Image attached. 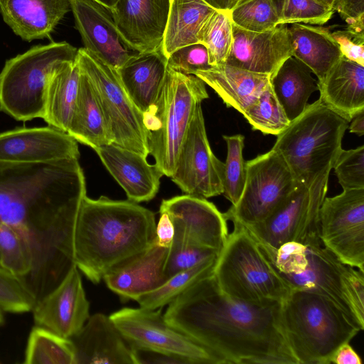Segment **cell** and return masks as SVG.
I'll return each mask as SVG.
<instances>
[{
    "label": "cell",
    "mask_w": 364,
    "mask_h": 364,
    "mask_svg": "<svg viewBox=\"0 0 364 364\" xmlns=\"http://www.w3.org/2000/svg\"><path fill=\"white\" fill-rule=\"evenodd\" d=\"M85 196L77 159L44 164L0 161V226L16 232L30 251L29 291L36 302L76 266L75 229Z\"/></svg>",
    "instance_id": "1"
},
{
    "label": "cell",
    "mask_w": 364,
    "mask_h": 364,
    "mask_svg": "<svg viewBox=\"0 0 364 364\" xmlns=\"http://www.w3.org/2000/svg\"><path fill=\"white\" fill-rule=\"evenodd\" d=\"M280 304L258 305L232 298L213 274L173 300L164 316L219 364H298L282 332Z\"/></svg>",
    "instance_id": "2"
},
{
    "label": "cell",
    "mask_w": 364,
    "mask_h": 364,
    "mask_svg": "<svg viewBox=\"0 0 364 364\" xmlns=\"http://www.w3.org/2000/svg\"><path fill=\"white\" fill-rule=\"evenodd\" d=\"M154 213L127 200L84 198L76 221V267L97 284L111 269L156 242Z\"/></svg>",
    "instance_id": "3"
},
{
    "label": "cell",
    "mask_w": 364,
    "mask_h": 364,
    "mask_svg": "<svg viewBox=\"0 0 364 364\" xmlns=\"http://www.w3.org/2000/svg\"><path fill=\"white\" fill-rule=\"evenodd\" d=\"M274 264L291 289L328 299L364 329V272L343 263L322 244L287 242L277 250Z\"/></svg>",
    "instance_id": "4"
},
{
    "label": "cell",
    "mask_w": 364,
    "mask_h": 364,
    "mask_svg": "<svg viewBox=\"0 0 364 364\" xmlns=\"http://www.w3.org/2000/svg\"><path fill=\"white\" fill-rule=\"evenodd\" d=\"M280 323L298 364H330L336 351L362 331L328 299L298 289L281 302Z\"/></svg>",
    "instance_id": "5"
},
{
    "label": "cell",
    "mask_w": 364,
    "mask_h": 364,
    "mask_svg": "<svg viewBox=\"0 0 364 364\" xmlns=\"http://www.w3.org/2000/svg\"><path fill=\"white\" fill-rule=\"evenodd\" d=\"M232 222L234 230L214 269L218 287L229 296L249 304L281 303L292 289L247 229Z\"/></svg>",
    "instance_id": "6"
},
{
    "label": "cell",
    "mask_w": 364,
    "mask_h": 364,
    "mask_svg": "<svg viewBox=\"0 0 364 364\" xmlns=\"http://www.w3.org/2000/svg\"><path fill=\"white\" fill-rule=\"evenodd\" d=\"M348 124L318 99L277 136L272 149L284 160L296 182L309 187L327 167L333 166Z\"/></svg>",
    "instance_id": "7"
},
{
    "label": "cell",
    "mask_w": 364,
    "mask_h": 364,
    "mask_svg": "<svg viewBox=\"0 0 364 364\" xmlns=\"http://www.w3.org/2000/svg\"><path fill=\"white\" fill-rule=\"evenodd\" d=\"M205 82L168 68L153 104L144 112L149 154L162 173L171 177L197 106L208 98Z\"/></svg>",
    "instance_id": "8"
},
{
    "label": "cell",
    "mask_w": 364,
    "mask_h": 364,
    "mask_svg": "<svg viewBox=\"0 0 364 364\" xmlns=\"http://www.w3.org/2000/svg\"><path fill=\"white\" fill-rule=\"evenodd\" d=\"M77 52L67 42L50 43L6 60L0 72V111L18 121L43 119L50 76L63 63L75 60Z\"/></svg>",
    "instance_id": "9"
},
{
    "label": "cell",
    "mask_w": 364,
    "mask_h": 364,
    "mask_svg": "<svg viewBox=\"0 0 364 364\" xmlns=\"http://www.w3.org/2000/svg\"><path fill=\"white\" fill-rule=\"evenodd\" d=\"M332 168H326L309 187L299 183L289 197L262 222L244 225L266 253L289 242L304 246L322 244L319 213Z\"/></svg>",
    "instance_id": "10"
},
{
    "label": "cell",
    "mask_w": 364,
    "mask_h": 364,
    "mask_svg": "<svg viewBox=\"0 0 364 364\" xmlns=\"http://www.w3.org/2000/svg\"><path fill=\"white\" fill-rule=\"evenodd\" d=\"M77 61L97 95L113 143L147 157L143 114L124 90L117 70L85 48L78 49Z\"/></svg>",
    "instance_id": "11"
},
{
    "label": "cell",
    "mask_w": 364,
    "mask_h": 364,
    "mask_svg": "<svg viewBox=\"0 0 364 364\" xmlns=\"http://www.w3.org/2000/svg\"><path fill=\"white\" fill-rule=\"evenodd\" d=\"M245 167L246 180L242 195L223 215L227 220L248 226L269 216L299 183L284 160L273 149L246 161Z\"/></svg>",
    "instance_id": "12"
},
{
    "label": "cell",
    "mask_w": 364,
    "mask_h": 364,
    "mask_svg": "<svg viewBox=\"0 0 364 364\" xmlns=\"http://www.w3.org/2000/svg\"><path fill=\"white\" fill-rule=\"evenodd\" d=\"M322 245L343 263L364 272V189L325 197L319 213Z\"/></svg>",
    "instance_id": "13"
},
{
    "label": "cell",
    "mask_w": 364,
    "mask_h": 364,
    "mask_svg": "<svg viewBox=\"0 0 364 364\" xmlns=\"http://www.w3.org/2000/svg\"><path fill=\"white\" fill-rule=\"evenodd\" d=\"M156 310L124 308L109 317L129 346L182 355L196 364H219L208 350L172 327Z\"/></svg>",
    "instance_id": "14"
},
{
    "label": "cell",
    "mask_w": 364,
    "mask_h": 364,
    "mask_svg": "<svg viewBox=\"0 0 364 364\" xmlns=\"http://www.w3.org/2000/svg\"><path fill=\"white\" fill-rule=\"evenodd\" d=\"M224 163L213 153L201 104L195 110L171 176L186 194L208 198L223 193Z\"/></svg>",
    "instance_id": "15"
},
{
    "label": "cell",
    "mask_w": 364,
    "mask_h": 364,
    "mask_svg": "<svg viewBox=\"0 0 364 364\" xmlns=\"http://www.w3.org/2000/svg\"><path fill=\"white\" fill-rule=\"evenodd\" d=\"M159 212L167 213L173 224V241L220 252L228 235L227 220L206 198L185 194L164 199Z\"/></svg>",
    "instance_id": "16"
},
{
    "label": "cell",
    "mask_w": 364,
    "mask_h": 364,
    "mask_svg": "<svg viewBox=\"0 0 364 364\" xmlns=\"http://www.w3.org/2000/svg\"><path fill=\"white\" fill-rule=\"evenodd\" d=\"M35 326L65 338L80 331L90 317V304L75 266L53 291L32 309Z\"/></svg>",
    "instance_id": "17"
},
{
    "label": "cell",
    "mask_w": 364,
    "mask_h": 364,
    "mask_svg": "<svg viewBox=\"0 0 364 364\" xmlns=\"http://www.w3.org/2000/svg\"><path fill=\"white\" fill-rule=\"evenodd\" d=\"M77 141L52 127L16 128L0 133V161L44 164L79 159Z\"/></svg>",
    "instance_id": "18"
},
{
    "label": "cell",
    "mask_w": 364,
    "mask_h": 364,
    "mask_svg": "<svg viewBox=\"0 0 364 364\" xmlns=\"http://www.w3.org/2000/svg\"><path fill=\"white\" fill-rule=\"evenodd\" d=\"M171 0H117L111 9L123 43L135 53L161 48Z\"/></svg>",
    "instance_id": "19"
},
{
    "label": "cell",
    "mask_w": 364,
    "mask_h": 364,
    "mask_svg": "<svg viewBox=\"0 0 364 364\" xmlns=\"http://www.w3.org/2000/svg\"><path fill=\"white\" fill-rule=\"evenodd\" d=\"M287 24L264 32L242 29L232 23V41L226 64L272 76L292 56Z\"/></svg>",
    "instance_id": "20"
},
{
    "label": "cell",
    "mask_w": 364,
    "mask_h": 364,
    "mask_svg": "<svg viewBox=\"0 0 364 364\" xmlns=\"http://www.w3.org/2000/svg\"><path fill=\"white\" fill-rule=\"evenodd\" d=\"M84 48L116 70L133 54L121 41L111 10L97 0H69Z\"/></svg>",
    "instance_id": "21"
},
{
    "label": "cell",
    "mask_w": 364,
    "mask_h": 364,
    "mask_svg": "<svg viewBox=\"0 0 364 364\" xmlns=\"http://www.w3.org/2000/svg\"><path fill=\"white\" fill-rule=\"evenodd\" d=\"M168 252V247L159 245L156 240L144 250L111 269L102 279L122 301H136L167 280L164 267Z\"/></svg>",
    "instance_id": "22"
},
{
    "label": "cell",
    "mask_w": 364,
    "mask_h": 364,
    "mask_svg": "<svg viewBox=\"0 0 364 364\" xmlns=\"http://www.w3.org/2000/svg\"><path fill=\"white\" fill-rule=\"evenodd\" d=\"M74 364H134L131 348L109 316L97 313L69 338Z\"/></svg>",
    "instance_id": "23"
},
{
    "label": "cell",
    "mask_w": 364,
    "mask_h": 364,
    "mask_svg": "<svg viewBox=\"0 0 364 364\" xmlns=\"http://www.w3.org/2000/svg\"><path fill=\"white\" fill-rule=\"evenodd\" d=\"M102 162L124 190L129 200H151L157 193L164 174L146 157L114 143L95 149Z\"/></svg>",
    "instance_id": "24"
},
{
    "label": "cell",
    "mask_w": 364,
    "mask_h": 364,
    "mask_svg": "<svg viewBox=\"0 0 364 364\" xmlns=\"http://www.w3.org/2000/svg\"><path fill=\"white\" fill-rule=\"evenodd\" d=\"M70 10L69 0H0L5 23L28 42L50 37Z\"/></svg>",
    "instance_id": "25"
},
{
    "label": "cell",
    "mask_w": 364,
    "mask_h": 364,
    "mask_svg": "<svg viewBox=\"0 0 364 364\" xmlns=\"http://www.w3.org/2000/svg\"><path fill=\"white\" fill-rule=\"evenodd\" d=\"M320 101L348 122L364 109V66L342 56L318 81Z\"/></svg>",
    "instance_id": "26"
},
{
    "label": "cell",
    "mask_w": 364,
    "mask_h": 364,
    "mask_svg": "<svg viewBox=\"0 0 364 364\" xmlns=\"http://www.w3.org/2000/svg\"><path fill=\"white\" fill-rule=\"evenodd\" d=\"M167 69V58L160 48L153 51L134 53L117 70L124 90L141 113L155 101Z\"/></svg>",
    "instance_id": "27"
},
{
    "label": "cell",
    "mask_w": 364,
    "mask_h": 364,
    "mask_svg": "<svg viewBox=\"0 0 364 364\" xmlns=\"http://www.w3.org/2000/svg\"><path fill=\"white\" fill-rule=\"evenodd\" d=\"M194 75L213 89L227 107L242 114L257 100L271 77L226 63L212 66Z\"/></svg>",
    "instance_id": "28"
},
{
    "label": "cell",
    "mask_w": 364,
    "mask_h": 364,
    "mask_svg": "<svg viewBox=\"0 0 364 364\" xmlns=\"http://www.w3.org/2000/svg\"><path fill=\"white\" fill-rule=\"evenodd\" d=\"M289 28L292 56L306 65L322 80L342 57L328 28L292 23Z\"/></svg>",
    "instance_id": "29"
},
{
    "label": "cell",
    "mask_w": 364,
    "mask_h": 364,
    "mask_svg": "<svg viewBox=\"0 0 364 364\" xmlns=\"http://www.w3.org/2000/svg\"><path fill=\"white\" fill-rule=\"evenodd\" d=\"M67 133L94 149L114 141L97 95L82 70L77 101Z\"/></svg>",
    "instance_id": "30"
},
{
    "label": "cell",
    "mask_w": 364,
    "mask_h": 364,
    "mask_svg": "<svg viewBox=\"0 0 364 364\" xmlns=\"http://www.w3.org/2000/svg\"><path fill=\"white\" fill-rule=\"evenodd\" d=\"M81 70L77 61L66 62L50 76L46 89L43 120L67 132L78 95Z\"/></svg>",
    "instance_id": "31"
},
{
    "label": "cell",
    "mask_w": 364,
    "mask_h": 364,
    "mask_svg": "<svg viewBox=\"0 0 364 364\" xmlns=\"http://www.w3.org/2000/svg\"><path fill=\"white\" fill-rule=\"evenodd\" d=\"M270 85L290 122L304 112L311 95L318 90L310 69L293 56L271 76Z\"/></svg>",
    "instance_id": "32"
},
{
    "label": "cell",
    "mask_w": 364,
    "mask_h": 364,
    "mask_svg": "<svg viewBox=\"0 0 364 364\" xmlns=\"http://www.w3.org/2000/svg\"><path fill=\"white\" fill-rule=\"evenodd\" d=\"M215 10L203 0H171L161 50L167 57L175 50L199 43L200 30Z\"/></svg>",
    "instance_id": "33"
},
{
    "label": "cell",
    "mask_w": 364,
    "mask_h": 364,
    "mask_svg": "<svg viewBox=\"0 0 364 364\" xmlns=\"http://www.w3.org/2000/svg\"><path fill=\"white\" fill-rule=\"evenodd\" d=\"M26 364H74V352L68 338L35 326L25 350Z\"/></svg>",
    "instance_id": "34"
},
{
    "label": "cell",
    "mask_w": 364,
    "mask_h": 364,
    "mask_svg": "<svg viewBox=\"0 0 364 364\" xmlns=\"http://www.w3.org/2000/svg\"><path fill=\"white\" fill-rule=\"evenodd\" d=\"M218 257L179 272L169 277L161 286L140 296L136 301L141 308L154 310L168 305L177 296L200 279L214 272Z\"/></svg>",
    "instance_id": "35"
},
{
    "label": "cell",
    "mask_w": 364,
    "mask_h": 364,
    "mask_svg": "<svg viewBox=\"0 0 364 364\" xmlns=\"http://www.w3.org/2000/svg\"><path fill=\"white\" fill-rule=\"evenodd\" d=\"M198 41L206 47L212 66L225 63L232 41L229 11L215 9L203 24Z\"/></svg>",
    "instance_id": "36"
},
{
    "label": "cell",
    "mask_w": 364,
    "mask_h": 364,
    "mask_svg": "<svg viewBox=\"0 0 364 364\" xmlns=\"http://www.w3.org/2000/svg\"><path fill=\"white\" fill-rule=\"evenodd\" d=\"M242 114L253 130L260 131L264 134L278 136L290 123L270 82Z\"/></svg>",
    "instance_id": "37"
},
{
    "label": "cell",
    "mask_w": 364,
    "mask_h": 364,
    "mask_svg": "<svg viewBox=\"0 0 364 364\" xmlns=\"http://www.w3.org/2000/svg\"><path fill=\"white\" fill-rule=\"evenodd\" d=\"M223 137L228 151L223 166L222 194L235 205L242 195L246 180L245 162L242 156L245 136L237 134Z\"/></svg>",
    "instance_id": "38"
},
{
    "label": "cell",
    "mask_w": 364,
    "mask_h": 364,
    "mask_svg": "<svg viewBox=\"0 0 364 364\" xmlns=\"http://www.w3.org/2000/svg\"><path fill=\"white\" fill-rule=\"evenodd\" d=\"M228 11L232 23L246 31L264 32L279 24L271 0H240Z\"/></svg>",
    "instance_id": "39"
},
{
    "label": "cell",
    "mask_w": 364,
    "mask_h": 364,
    "mask_svg": "<svg viewBox=\"0 0 364 364\" xmlns=\"http://www.w3.org/2000/svg\"><path fill=\"white\" fill-rule=\"evenodd\" d=\"M279 24L296 23L321 26L329 21L334 10L316 0H271Z\"/></svg>",
    "instance_id": "40"
},
{
    "label": "cell",
    "mask_w": 364,
    "mask_h": 364,
    "mask_svg": "<svg viewBox=\"0 0 364 364\" xmlns=\"http://www.w3.org/2000/svg\"><path fill=\"white\" fill-rule=\"evenodd\" d=\"M35 304L24 282L0 266V308L4 312L21 314L32 311Z\"/></svg>",
    "instance_id": "41"
},
{
    "label": "cell",
    "mask_w": 364,
    "mask_h": 364,
    "mask_svg": "<svg viewBox=\"0 0 364 364\" xmlns=\"http://www.w3.org/2000/svg\"><path fill=\"white\" fill-rule=\"evenodd\" d=\"M220 252L183 242L173 241L164 267L167 279L173 274L192 268L206 260L218 257Z\"/></svg>",
    "instance_id": "42"
},
{
    "label": "cell",
    "mask_w": 364,
    "mask_h": 364,
    "mask_svg": "<svg viewBox=\"0 0 364 364\" xmlns=\"http://www.w3.org/2000/svg\"><path fill=\"white\" fill-rule=\"evenodd\" d=\"M333 168L343 189H364V146L342 149Z\"/></svg>",
    "instance_id": "43"
},
{
    "label": "cell",
    "mask_w": 364,
    "mask_h": 364,
    "mask_svg": "<svg viewBox=\"0 0 364 364\" xmlns=\"http://www.w3.org/2000/svg\"><path fill=\"white\" fill-rule=\"evenodd\" d=\"M167 65L170 69L185 75H195L205 71L212 65L209 63L206 47L196 43L181 47L167 57Z\"/></svg>",
    "instance_id": "44"
},
{
    "label": "cell",
    "mask_w": 364,
    "mask_h": 364,
    "mask_svg": "<svg viewBox=\"0 0 364 364\" xmlns=\"http://www.w3.org/2000/svg\"><path fill=\"white\" fill-rule=\"evenodd\" d=\"M331 36L338 44L342 56L364 66V37L348 30H337Z\"/></svg>",
    "instance_id": "45"
},
{
    "label": "cell",
    "mask_w": 364,
    "mask_h": 364,
    "mask_svg": "<svg viewBox=\"0 0 364 364\" xmlns=\"http://www.w3.org/2000/svg\"><path fill=\"white\" fill-rule=\"evenodd\" d=\"M134 364H196L179 355L129 346Z\"/></svg>",
    "instance_id": "46"
},
{
    "label": "cell",
    "mask_w": 364,
    "mask_h": 364,
    "mask_svg": "<svg viewBox=\"0 0 364 364\" xmlns=\"http://www.w3.org/2000/svg\"><path fill=\"white\" fill-rule=\"evenodd\" d=\"M333 9L348 23L364 16V0H334Z\"/></svg>",
    "instance_id": "47"
},
{
    "label": "cell",
    "mask_w": 364,
    "mask_h": 364,
    "mask_svg": "<svg viewBox=\"0 0 364 364\" xmlns=\"http://www.w3.org/2000/svg\"><path fill=\"white\" fill-rule=\"evenodd\" d=\"M159 213L160 218L156 227V242L162 247H169L175 234L174 226L167 213Z\"/></svg>",
    "instance_id": "48"
},
{
    "label": "cell",
    "mask_w": 364,
    "mask_h": 364,
    "mask_svg": "<svg viewBox=\"0 0 364 364\" xmlns=\"http://www.w3.org/2000/svg\"><path fill=\"white\" fill-rule=\"evenodd\" d=\"M330 363L362 364V360L349 343L341 346L334 353Z\"/></svg>",
    "instance_id": "49"
},
{
    "label": "cell",
    "mask_w": 364,
    "mask_h": 364,
    "mask_svg": "<svg viewBox=\"0 0 364 364\" xmlns=\"http://www.w3.org/2000/svg\"><path fill=\"white\" fill-rule=\"evenodd\" d=\"M348 124L349 131L358 136L364 134V109L356 114Z\"/></svg>",
    "instance_id": "50"
},
{
    "label": "cell",
    "mask_w": 364,
    "mask_h": 364,
    "mask_svg": "<svg viewBox=\"0 0 364 364\" xmlns=\"http://www.w3.org/2000/svg\"><path fill=\"white\" fill-rule=\"evenodd\" d=\"M217 10L230 11L240 0H203Z\"/></svg>",
    "instance_id": "51"
},
{
    "label": "cell",
    "mask_w": 364,
    "mask_h": 364,
    "mask_svg": "<svg viewBox=\"0 0 364 364\" xmlns=\"http://www.w3.org/2000/svg\"><path fill=\"white\" fill-rule=\"evenodd\" d=\"M100 3L102 4L109 9H112L114 5L115 4L117 0H97Z\"/></svg>",
    "instance_id": "52"
},
{
    "label": "cell",
    "mask_w": 364,
    "mask_h": 364,
    "mask_svg": "<svg viewBox=\"0 0 364 364\" xmlns=\"http://www.w3.org/2000/svg\"><path fill=\"white\" fill-rule=\"evenodd\" d=\"M323 5L333 9L334 4V0H316Z\"/></svg>",
    "instance_id": "53"
},
{
    "label": "cell",
    "mask_w": 364,
    "mask_h": 364,
    "mask_svg": "<svg viewBox=\"0 0 364 364\" xmlns=\"http://www.w3.org/2000/svg\"><path fill=\"white\" fill-rule=\"evenodd\" d=\"M4 311L0 308V326L3 325L4 323Z\"/></svg>",
    "instance_id": "54"
}]
</instances>
